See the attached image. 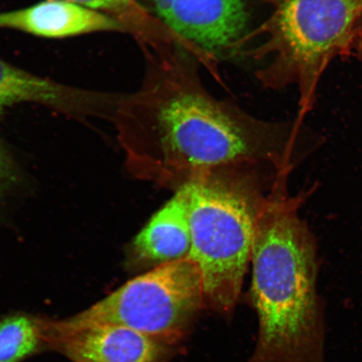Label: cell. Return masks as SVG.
Instances as JSON below:
<instances>
[{"instance_id": "obj_1", "label": "cell", "mask_w": 362, "mask_h": 362, "mask_svg": "<svg viewBox=\"0 0 362 362\" xmlns=\"http://www.w3.org/2000/svg\"><path fill=\"white\" fill-rule=\"evenodd\" d=\"M147 72L115 115L134 168L175 192L206 172L269 168L288 175L310 151L304 121H269L214 96L201 63L179 44L143 49Z\"/></svg>"}, {"instance_id": "obj_2", "label": "cell", "mask_w": 362, "mask_h": 362, "mask_svg": "<svg viewBox=\"0 0 362 362\" xmlns=\"http://www.w3.org/2000/svg\"><path fill=\"white\" fill-rule=\"evenodd\" d=\"M285 188L274 184L257 221L250 298L259 332L246 362H325L315 239L298 216L305 194Z\"/></svg>"}, {"instance_id": "obj_3", "label": "cell", "mask_w": 362, "mask_h": 362, "mask_svg": "<svg viewBox=\"0 0 362 362\" xmlns=\"http://www.w3.org/2000/svg\"><path fill=\"white\" fill-rule=\"evenodd\" d=\"M269 13L252 35L245 57L262 62V88L296 87L297 119L313 110L317 89L334 59L349 56L362 34V0H265Z\"/></svg>"}, {"instance_id": "obj_4", "label": "cell", "mask_w": 362, "mask_h": 362, "mask_svg": "<svg viewBox=\"0 0 362 362\" xmlns=\"http://www.w3.org/2000/svg\"><path fill=\"white\" fill-rule=\"evenodd\" d=\"M246 169L212 170L184 185L192 233L189 257L201 271L208 309L226 320L232 318L241 296L268 198Z\"/></svg>"}, {"instance_id": "obj_5", "label": "cell", "mask_w": 362, "mask_h": 362, "mask_svg": "<svg viewBox=\"0 0 362 362\" xmlns=\"http://www.w3.org/2000/svg\"><path fill=\"white\" fill-rule=\"evenodd\" d=\"M205 309L201 271L188 257L156 266L69 318L81 323L122 325L179 346Z\"/></svg>"}, {"instance_id": "obj_6", "label": "cell", "mask_w": 362, "mask_h": 362, "mask_svg": "<svg viewBox=\"0 0 362 362\" xmlns=\"http://www.w3.org/2000/svg\"><path fill=\"white\" fill-rule=\"evenodd\" d=\"M146 10L219 63L245 57L252 45V0H144Z\"/></svg>"}, {"instance_id": "obj_7", "label": "cell", "mask_w": 362, "mask_h": 362, "mask_svg": "<svg viewBox=\"0 0 362 362\" xmlns=\"http://www.w3.org/2000/svg\"><path fill=\"white\" fill-rule=\"evenodd\" d=\"M49 349L72 362H171L179 346L122 325L45 319Z\"/></svg>"}, {"instance_id": "obj_8", "label": "cell", "mask_w": 362, "mask_h": 362, "mask_svg": "<svg viewBox=\"0 0 362 362\" xmlns=\"http://www.w3.org/2000/svg\"><path fill=\"white\" fill-rule=\"evenodd\" d=\"M0 29L52 39L103 31L125 33L110 16L66 0H45L21 10L0 12Z\"/></svg>"}, {"instance_id": "obj_9", "label": "cell", "mask_w": 362, "mask_h": 362, "mask_svg": "<svg viewBox=\"0 0 362 362\" xmlns=\"http://www.w3.org/2000/svg\"><path fill=\"white\" fill-rule=\"evenodd\" d=\"M139 260L158 265L188 257L192 249L188 192L185 185L156 212L134 239Z\"/></svg>"}, {"instance_id": "obj_10", "label": "cell", "mask_w": 362, "mask_h": 362, "mask_svg": "<svg viewBox=\"0 0 362 362\" xmlns=\"http://www.w3.org/2000/svg\"><path fill=\"white\" fill-rule=\"evenodd\" d=\"M78 6L103 13L123 27L125 33L133 36L142 49H158L176 43L189 52L197 48L181 37L157 18L151 15L139 0H66Z\"/></svg>"}, {"instance_id": "obj_11", "label": "cell", "mask_w": 362, "mask_h": 362, "mask_svg": "<svg viewBox=\"0 0 362 362\" xmlns=\"http://www.w3.org/2000/svg\"><path fill=\"white\" fill-rule=\"evenodd\" d=\"M62 97L61 85L40 78L0 59V117L19 103H37L56 107Z\"/></svg>"}, {"instance_id": "obj_12", "label": "cell", "mask_w": 362, "mask_h": 362, "mask_svg": "<svg viewBox=\"0 0 362 362\" xmlns=\"http://www.w3.org/2000/svg\"><path fill=\"white\" fill-rule=\"evenodd\" d=\"M47 349L45 319L15 314L0 320V362H22Z\"/></svg>"}, {"instance_id": "obj_13", "label": "cell", "mask_w": 362, "mask_h": 362, "mask_svg": "<svg viewBox=\"0 0 362 362\" xmlns=\"http://www.w3.org/2000/svg\"><path fill=\"white\" fill-rule=\"evenodd\" d=\"M16 167L10 153L0 141V197L6 194L16 182Z\"/></svg>"}, {"instance_id": "obj_14", "label": "cell", "mask_w": 362, "mask_h": 362, "mask_svg": "<svg viewBox=\"0 0 362 362\" xmlns=\"http://www.w3.org/2000/svg\"><path fill=\"white\" fill-rule=\"evenodd\" d=\"M352 54H354V55L358 58L362 63V35H361L358 40H356Z\"/></svg>"}]
</instances>
